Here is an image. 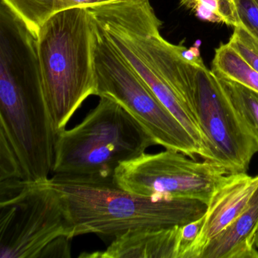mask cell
I'll use <instances>...</instances> for the list:
<instances>
[{
  "label": "cell",
  "mask_w": 258,
  "mask_h": 258,
  "mask_svg": "<svg viewBox=\"0 0 258 258\" xmlns=\"http://www.w3.org/2000/svg\"><path fill=\"white\" fill-rule=\"evenodd\" d=\"M71 239L68 237L57 239L43 250L40 258L71 257Z\"/></svg>",
  "instance_id": "obj_18"
},
{
  "label": "cell",
  "mask_w": 258,
  "mask_h": 258,
  "mask_svg": "<svg viewBox=\"0 0 258 258\" xmlns=\"http://www.w3.org/2000/svg\"><path fill=\"white\" fill-rule=\"evenodd\" d=\"M95 27L89 8L75 7L54 15L37 34L43 90L57 135L89 96H97Z\"/></svg>",
  "instance_id": "obj_2"
},
{
  "label": "cell",
  "mask_w": 258,
  "mask_h": 258,
  "mask_svg": "<svg viewBox=\"0 0 258 258\" xmlns=\"http://www.w3.org/2000/svg\"><path fill=\"white\" fill-rule=\"evenodd\" d=\"M211 72L258 93V72L228 43L215 49Z\"/></svg>",
  "instance_id": "obj_12"
},
{
  "label": "cell",
  "mask_w": 258,
  "mask_h": 258,
  "mask_svg": "<svg viewBox=\"0 0 258 258\" xmlns=\"http://www.w3.org/2000/svg\"><path fill=\"white\" fill-rule=\"evenodd\" d=\"M234 109L258 143V93L241 84L217 78Z\"/></svg>",
  "instance_id": "obj_13"
},
{
  "label": "cell",
  "mask_w": 258,
  "mask_h": 258,
  "mask_svg": "<svg viewBox=\"0 0 258 258\" xmlns=\"http://www.w3.org/2000/svg\"><path fill=\"white\" fill-rule=\"evenodd\" d=\"M74 227V236H116L131 229L168 228L194 221L207 205L190 199H158L123 190L114 180L54 174L47 181Z\"/></svg>",
  "instance_id": "obj_1"
},
{
  "label": "cell",
  "mask_w": 258,
  "mask_h": 258,
  "mask_svg": "<svg viewBox=\"0 0 258 258\" xmlns=\"http://www.w3.org/2000/svg\"><path fill=\"white\" fill-rule=\"evenodd\" d=\"M205 214L194 221L179 226V258H185L191 246L199 237L204 223Z\"/></svg>",
  "instance_id": "obj_17"
},
{
  "label": "cell",
  "mask_w": 258,
  "mask_h": 258,
  "mask_svg": "<svg viewBox=\"0 0 258 258\" xmlns=\"http://www.w3.org/2000/svg\"><path fill=\"white\" fill-rule=\"evenodd\" d=\"M257 188L258 175L226 174L207 205L203 227L185 258H200L207 244L245 211Z\"/></svg>",
  "instance_id": "obj_8"
},
{
  "label": "cell",
  "mask_w": 258,
  "mask_h": 258,
  "mask_svg": "<svg viewBox=\"0 0 258 258\" xmlns=\"http://www.w3.org/2000/svg\"><path fill=\"white\" fill-rule=\"evenodd\" d=\"M47 181H0V258H40L57 239L75 237L69 216Z\"/></svg>",
  "instance_id": "obj_5"
},
{
  "label": "cell",
  "mask_w": 258,
  "mask_h": 258,
  "mask_svg": "<svg viewBox=\"0 0 258 258\" xmlns=\"http://www.w3.org/2000/svg\"><path fill=\"white\" fill-rule=\"evenodd\" d=\"M75 127L57 136L52 173L89 180H114L121 163L146 153L152 137L118 102L101 96Z\"/></svg>",
  "instance_id": "obj_3"
},
{
  "label": "cell",
  "mask_w": 258,
  "mask_h": 258,
  "mask_svg": "<svg viewBox=\"0 0 258 258\" xmlns=\"http://www.w3.org/2000/svg\"><path fill=\"white\" fill-rule=\"evenodd\" d=\"M194 111L206 137L210 161L227 173H247L258 143L204 62L196 66Z\"/></svg>",
  "instance_id": "obj_7"
},
{
  "label": "cell",
  "mask_w": 258,
  "mask_h": 258,
  "mask_svg": "<svg viewBox=\"0 0 258 258\" xmlns=\"http://www.w3.org/2000/svg\"><path fill=\"white\" fill-rule=\"evenodd\" d=\"M201 20L228 26H241L235 0H179Z\"/></svg>",
  "instance_id": "obj_14"
},
{
  "label": "cell",
  "mask_w": 258,
  "mask_h": 258,
  "mask_svg": "<svg viewBox=\"0 0 258 258\" xmlns=\"http://www.w3.org/2000/svg\"><path fill=\"white\" fill-rule=\"evenodd\" d=\"M258 224V188L245 211L207 244L200 258H258L253 233Z\"/></svg>",
  "instance_id": "obj_10"
},
{
  "label": "cell",
  "mask_w": 258,
  "mask_h": 258,
  "mask_svg": "<svg viewBox=\"0 0 258 258\" xmlns=\"http://www.w3.org/2000/svg\"><path fill=\"white\" fill-rule=\"evenodd\" d=\"M179 226L131 229L116 236L104 251L84 253L80 256L89 258H179Z\"/></svg>",
  "instance_id": "obj_9"
},
{
  "label": "cell",
  "mask_w": 258,
  "mask_h": 258,
  "mask_svg": "<svg viewBox=\"0 0 258 258\" xmlns=\"http://www.w3.org/2000/svg\"><path fill=\"white\" fill-rule=\"evenodd\" d=\"M229 45L258 72V40L242 27L234 28Z\"/></svg>",
  "instance_id": "obj_15"
},
{
  "label": "cell",
  "mask_w": 258,
  "mask_h": 258,
  "mask_svg": "<svg viewBox=\"0 0 258 258\" xmlns=\"http://www.w3.org/2000/svg\"><path fill=\"white\" fill-rule=\"evenodd\" d=\"M212 161H197L177 151L166 149L121 163L114 181L123 190L158 199H190L208 205L226 175Z\"/></svg>",
  "instance_id": "obj_6"
},
{
  "label": "cell",
  "mask_w": 258,
  "mask_h": 258,
  "mask_svg": "<svg viewBox=\"0 0 258 258\" xmlns=\"http://www.w3.org/2000/svg\"><path fill=\"white\" fill-rule=\"evenodd\" d=\"M253 242L256 248H258V224L255 229L254 233H253Z\"/></svg>",
  "instance_id": "obj_19"
},
{
  "label": "cell",
  "mask_w": 258,
  "mask_h": 258,
  "mask_svg": "<svg viewBox=\"0 0 258 258\" xmlns=\"http://www.w3.org/2000/svg\"><path fill=\"white\" fill-rule=\"evenodd\" d=\"M95 22L97 96L118 102L146 129L155 144L182 152L193 159L196 155L204 159L205 154L200 146L123 58L102 27Z\"/></svg>",
  "instance_id": "obj_4"
},
{
  "label": "cell",
  "mask_w": 258,
  "mask_h": 258,
  "mask_svg": "<svg viewBox=\"0 0 258 258\" xmlns=\"http://www.w3.org/2000/svg\"><path fill=\"white\" fill-rule=\"evenodd\" d=\"M37 36L43 24L59 12L75 7H90L114 0H3Z\"/></svg>",
  "instance_id": "obj_11"
},
{
  "label": "cell",
  "mask_w": 258,
  "mask_h": 258,
  "mask_svg": "<svg viewBox=\"0 0 258 258\" xmlns=\"http://www.w3.org/2000/svg\"><path fill=\"white\" fill-rule=\"evenodd\" d=\"M241 27L258 40V0H235Z\"/></svg>",
  "instance_id": "obj_16"
}]
</instances>
